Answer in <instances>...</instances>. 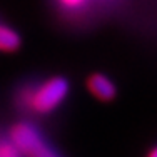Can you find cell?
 Listing matches in <instances>:
<instances>
[{"instance_id": "obj_1", "label": "cell", "mask_w": 157, "mask_h": 157, "mask_svg": "<svg viewBox=\"0 0 157 157\" xmlns=\"http://www.w3.org/2000/svg\"><path fill=\"white\" fill-rule=\"evenodd\" d=\"M72 95V80L65 74H30L18 78L9 90L13 117L42 124L52 122L65 110Z\"/></svg>"}, {"instance_id": "obj_2", "label": "cell", "mask_w": 157, "mask_h": 157, "mask_svg": "<svg viewBox=\"0 0 157 157\" xmlns=\"http://www.w3.org/2000/svg\"><path fill=\"white\" fill-rule=\"evenodd\" d=\"M127 0H47L52 15L69 30H90L119 12Z\"/></svg>"}, {"instance_id": "obj_3", "label": "cell", "mask_w": 157, "mask_h": 157, "mask_svg": "<svg viewBox=\"0 0 157 157\" xmlns=\"http://www.w3.org/2000/svg\"><path fill=\"white\" fill-rule=\"evenodd\" d=\"M5 132L22 157H47L60 152L45 124L24 117H13L5 124Z\"/></svg>"}, {"instance_id": "obj_4", "label": "cell", "mask_w": 157, "mask_h": 157, "mask_svg": "<svg viewBox=\"0 0 157 157\" xmlns=\"http://www.w3.org/2000/svg\"><path fill=\"white\" fill-rule=\"evenodd\" d=\"M84 85H85L89 94L94 97V99L100 100V102H112L119 95L117 84L105 72H99V70L90 72L85 77Z\"/></svg>"}, {"instance_id": "obj_5", "label": "cell", "mask_w": 157, "mask_h": 157, "mask_svg": "<svg viewBox=\"0 0 157 157\" xmlns=\"http://www.w3.org/2000/svg\"><path fill=\"white\" fill-rule=\"evenodd\" d=\"M24 45L20 30L0 13V54H15Z\"/></svg>"}, {"instance_id": "obj_6", "label": "cell", "mask_w": 157, "mask_h": 157, "mask_svg": "<svg viewBox=\"0 0 157 157\" xmlns=\"http://www.w3.org/2000/svg\"><path fill=\"white\" fill-rule=\"evenodd\" d=\"M0 157H22L7 137L5 125H0Z\"/></svg>"}, {"instance_id": "obj_7", "label": "cell", "mask_w": 157, "mask_h": 157, "mask_svg": "<svg viewBox=\"0 0 157 157\" xmlns=\"http://www.w3.org/2000/svg\"><path fill=\"white\" fill-rule=\"evenodd\" d=\"M145 157H157V144H154L151 149H149L147 154H145Z\"/></svg>"}, {"instance_id": "obj_8", "label": "cell", "mask_w": 157, "mask_h": 157, "mask_svg": "<svg viewBox=\"0 0 157 157\" xmlns=\"http://www.w3.org/2000/svg\"><path fill=\"white\" fill-rule=\"evenodd\" d=\"M47 157H65V155H63V154H62V151H60V152H55V154H52V155H47Z\"/></svg>"}]
</instances>
